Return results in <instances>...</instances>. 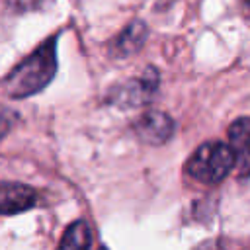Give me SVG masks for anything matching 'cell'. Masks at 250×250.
Here are the masks:
<instances>
[{
  "label": "cell",
  "instance_id": "6da1fadb",
  "mask_svg": "<svg viewBox=\"0 0 250 250\" xmlns=\"http://www.w3.org/2000/svg\"><path fill=\"white\" fill-rule=\"evenodd\" d=\"M57 72V37H49L29 57L12 68L4 80L10 98H27L43 90Z\"/></svg>",
  "mask_w": 250,
  "mask_h": 250
},
{
  "label": "cell",
  "instance_id": "7a4b0ae2",
  "mask_svg": "<svg viewBox=\"0 0 250 250\" xmlns=\"http://www.w3.org/2000/svg\"><path fill=\"white\" fill-rule=\"evenodd\" d=\"M234 168V156L229 148V145L211 141L203 143L195 152L189 156L186 164V172L203 184H219L229 176V172Z\"/></svg>",
  "mask_w": 250,
  "mask_h": 250
},
{
  "label": "cell",
  "instance_id": "3957f363",
  "mask_svg": "<svg viewBox=\"0 0 250 250\" xmlns=\"http://www.w3.org/2000/svg\"><path fill=\"white\" fill-rule=\"evenodd\" d=\"M229 148L240 178L250 176V117H238L229 127Z\"/></svg>",
  "mask_w": 250,
  "mask_h": 250
},
{
  "label": "cell",
  "instance_id": "277c9868",
  "mask_svg": "<svg viewBox=\"0 0 250 250\" xmlns=\"http://www.w3.org/2000/svg\"><path fill=\"white\" fill-rule=\"evenodd\" d=\"M135 133L141 141H145L148 145H162L172 137L174 121L166 113L148 111V113L141 115V119L135 123Z\"/></svg>",
  "mask_w": 250,
  "mask_h": 250
},
{
  "label": "cell",
  "instance_id": "5b68a950",
  "mask_svg": "<svg viewBox=\"0 0 250 250\" xmlns=\"http://www.w3.org/2000/svg\"><path fill=\"white\" fill-rule=\"evenodd\" d=\"M37 201V193L25 184H0V215L27 211Z\"/></svg>",
  "mask_w": 250,
  "mask_h": 250
},
{
  "label": "cell",
  "instance_id": "8992f818",
  "mask_svg": "<svg viewBox=\"0 0 250 250\" xmlns=\"http://www.w3.org/2000/svg\"><path fill=\"white\" fill-rule=\"evenodd\" d=\"M156 82H158V76H156L154 68H146L143 78H137V80H133V82H129V84L119 88L117 104H121V105L146 104L150 100V96L154 94V90H156Z\"/></svg>",
  "mask_w": 250,
  "mask_h": 250
},
{
  "label": "cell",
  "instance_id": "52a82bcc",
  "mask_svg": "<svg viewBox=\"0 0 250 250\" xmlns=\"http://www.w3.org/2000/svg\"><path fill=\"white\" fill-rule=\"evenodd\" d=\"M146 37V25L143 21H131L113 41V53L117 57H127L141 49Z\"/></svg>",
  "mask_w": 250,
  "mask_h": 250
},
{
  "label": "cell",
  "instance_id": "ba28073f",
  "mask_svg": "<svg viewBox=\"0 0 250 250\" xmlns=\"http://www.w3.org/2000/svg\"><path fill=\"white\" fill-rule=\"evenodd\" d=\"M92 242V230L86 221H74L62 234L57 250H88Z\"/></svg>",
  "mask_w": 250,
  "mask_h": 250
},
{
  "label": "cell",
  "instance_id": "9c48e42d",
  "mask_svg": "<svg viewBox=\"0 0 250 250\" xmlns=\"http://www.w3.org/2000/svg\"><path fill=\"white\" fill-rule=\"evenodd\" d=\"M16 113L14 111H10V109H0V139L14 127V123H16Z\"/></svg>",
  "mask_w": 250,
  "mask_h": 250
},
{
  "label": "cell",
  "instance_id": "30bf717a",
  "mask_svg": "<svg viewBox=\"0 0 250 250\" xmlns=\"http://www.w3.org/2000/svg\"><path fill=\"white\" fill-rule=\"evenodd\" d=\"M100 250H107V248H100Z\"/></svg>",
  "mask_w": 250,
  "mask_h": 250
}]
</instances>
